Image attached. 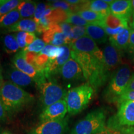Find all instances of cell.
<instances>
[{
    "label": "cell",
    "mask_w": 134,
    "mask_h": 134,
    "mask_svg": "<svg viewBox=\"0 0 134 134\" xmlns=\"http://www.w3.org/2000/svg\"><path fill=\"white\" fill-rule=\"evenodd\" d=\"M71 58L79 64L84 78L94 91L105 85L111 76L105 66L103 51L91 54L71 50Z\"/></svg>",
    "instance_id": "cell-1"
},
{
    "label": "cell",
    "mask_w": 134,
    "mask_h": 134,
    "mask_svg": "<svg viewBox=\"0 0 134 134\" xmlns=\"http://www.w3.org/2000/svg\"><path fill=\"white\" fill-rule=\"evenodd\" d=\"M0 99L6 112H18L33 103L34 96L10 81H5L0 86Z\"/></svg>",
    "instance_id": "cell-2"
},
{
    "label": "cell",
    "mask_w": 134,
    "mask_h": 134,
    "mask_svg": "<svg viewBox=\"0 0 134 134\" xmlns=\"http://www.w3.org/2000/svg\"><path fill=\"white\" fill-rule=\"evenodd\" d=\"M131 75V70L127 65H122L114 71L104 92V97L109 103L118 104L119 99L126 90Z\"/></svg>",
    "instance_id": "cell-3"
},
{
    "label": "cell",
    "mask_w": 134,
    "mask_h": 134,
    "mask_svg": "<svg viewBox=\"0 0 134 134\" xmlns=\"http://www.w3.org/2000/svg\"><path fill=\"white\" fill-rule=\"evenodd\" d=\"M94 93V90L88 83L70 90L65 98L69 114L76 115L85 109L91 101Z\"/></svg>",
    "instance_id": "cell-4"
},
{
    "label": "cell",
    "mask_w": 134,
    "mask_h": 134,
    "mask_svg": "<svg viewBox=\"0 0 134 134\" xmlns=\"http://www.w3.org/2000/svg\"><path fill=\"white\" fill-rule=\"evenodd\" d=\"M105 120L104 110H93L75 125L70 134H96L105 127Z\"/></svg>",
    "instance_id": "cell-5"
},
{
    "label": "cell",
    "mask_w": 134,
    "mask_h": 134,
    "mask_svg": "<svg viewBox=\"0 0 134 134\" xmlns=\"http://www.w3.org/2000/svg\"><path fill=\"white\" fill-rule=\"evenodd\" d=\"M43 109L60 100L65 99L67 92L53 81H47L37 85Z\"/></svg>",
    "instance_id": "cell-6"
},
{
    "label": "cell",
    "mask_w": 134,
    "mask_h": 134,
    "mask_svg": "<svg viewBox=\"0 0 134 134\" xmlns=\"http://www.w3.org/2000/svg\"><path fill=\"white\" fill-rule=\"evenodd\" d=\"M119 126H134V101H122L116 115L108 121V127L110 130L115 129Z\"/></svg>",
    "instance_id": "cell-7"
},
{
    "label": "cell",
    "mask_w": 134,
    "mask_h": 134,
    "mask_svg": "<svg viewBox=\"0 0 134 134\" xmlns=\"http://www.w3.org/2000/svg\"><path fill=\"white\" fill-rule=\"evenodd\" d=\"M68 118L41 123L27 134H65L68 130Z\"/></svg>",
    "instance_id": "cell-8"
},
{
    "label": "cell",
    "mask_w": 134,
    "mask_h": 134,
    "mask_svg": "<svg viewBox=\"0 0 134 134\" xmlns=\"http://www.w3.org/2000/svg\"><path fill=\"white\" fill-rule=\"evenodd\" d=\"M67 113L68 108L65 100H60L43 109L39 115L40 122L43 123L51 120L62 119L65 118Z\"/></svg>",
    "instance_id": "cell-9"
},
{
    "label": "cell",
    "mask_w": 134,
    "mask_h": 134,
    "mask_svg": "<svg viewBox=\"0 0 134 134\" xmlns=\"http://www.w3.org/2000/svg\"><path fill=\"white\" fill-rule=\"evenodd\" d=\"M103 53L105 66L107 70L113 74L111 72L117 70L122 62L121 51L110 43H108L104 47Z\"/></svg>",
    "instance_id": "cell-10"
},
{
    "label": "cell",
    "mask_w": 134,
    "mask_h": 134,
    "mask_svg": "<svg viewBox=\"0 0 134 134\" xmlns=\"http://www.w3.org/2000/svg\"><path fill=\"white\" fill-rule=\"evenodd\" d=\"M60 74L65 81H75L85 79L81 67L72 58H70L63 65Z\"/></svg>",
    "instance_id": "cell-11"
},
{
    "label": "cell",
    "mask_w": 134,
    "mask_h": 134,
    "mask_svg": "<svg viewBox=\"0 0 134 134\" xmlns=\"http://www.w3.org/2000/svg\"><path fill=\"white\" fill-rule=\"evenodd\" d=\"M63 52L61 55L53 60H50L47 69L46 70V75L48 78L52 75L59 73L62 67L68 60L71 58V50L67 45L62 46Z\"/></svg>",
    "instance_id": "cell-12"
},
{
    "label": "cell",
    "mask_w": 134,
    "mask_h": 134,
    "mask_svg": "<svg viewBox=\"0 0 134 134\" xmlns=\"http://www.w3.org/2000/svg\"><path fill=\"white\" fill-rule=\"evenodd\" d=\"M69 47L71 50L91 54H96L101 52L97 43L87 36L72 42L69 44Z\"/></svg>",
    "instance_id": "cell-13"
},
{
    "label": "cell",
    "mask_w": 134,
    "mask_h": 134,
    "mask_svg": "<svg viewBox=\"0 0 134 134\" xmlns=\"http://www.w3.org/2000/svg\"><path fill=\"white\" fill-rule=\"evenodd\" d=\"M111 14L129 21L132 16V9L130 0H116L110 4Z\"/></svg>",
    "instance_id": "cell-14"
},
{
    "label": "cell",
    "mask_w": 134,
    "mask_h": 134,
    "mask_svg": "<svg viewBox=\"0 0 134 134\" xmlns=\"http://www.w3.org/2000/svg\"><path fill=\"white\" fill-rule=\"evenodd\" d=\"M13 65L21 71L23 73H26V75H29L30 77L33 78L34 80H36L38 75L39 73L36 70V68L29 63H28L23 57L21 52L17 53L13 58L12 60Z\"/></svg>",
    "instance_id": "cell-15"
},
{
    "label": "cell",
    "mask_w": 134,
    "mask_h": 134,
    "mask_svg": "<svg viewBox=\"0 0 134 134\" xmlns=\"http://www.w3.org/2000/svg\"><path fill=\"white\" fill-rule=\"evenodd\" d=\"M7 74L8 78L11 80L10 81L19 86H29L34 81L33 78L20 71L14 65H11L9 66L7 71Z\"/></svg>",
    "instance_id": "cell-16"
},
{
    "label": "cell",
    "mask_w": 134,
    "mask_h": 134,
    "mask_svg": "<svg viewBox=\"0 0 134 134\" xmlns=\"http://www.w3.org/2000/svg\"><path fill=\"white\" fill-rule=\"evenodd\" d=\"M132 29L128 26L122 29L119 32L109 37V43L120 51L127 49Z\"/></svg>",
    "instance_id": "cell-17"
},
{
    "label": "cell",
    "mask_w": 134,
    "mask_h": 134,
    "mask_svg": "<svg viewBox=\"0 0 134 134\" xmlns=\"http://www.w3.org/2000/svg\"><path fill=\"white\" fill-rule=\"evenodd\" d=\"M86 32L87 36L99 44L106 42L108 39V35L104 29L99 24H89L86 26Z\"/></svg>",
    "instance_id": "cell-18"
},
{
    "label": "cell",
    "mask_w": 134,
    "mask_h": 134,
    "mask_svg": "<svg viewBox=\"0 0 134 134\" xmlns=\"http://www.w3.org/2000/svg\"><path fill=\"white\" fill-rule=\"evenodd\" d=\"M7 31L34 34L37 31V24L34 19H22L14 26L8 28Z\"/></svg>",
    "instance_id": "cell-19"
},
{
    "label": "cell",
    "mask_w": 134,
    "mask_h": 134,
    "mask_svg": "<svg viewBox=\"0 0 134 134\" xmlns=\"http://www.w3.org/2000/svg\"><path fill=\"white\" fill-rule=\"evenodd\" d=\"M103 27H107L114 29L120 27L128 26V21L119 18L111 13L104 17L103 21L100 23Z\"/></svg>",
    "instance_id": "cell-20"
},
{
    "label": "cell",
    "mask_w": 134,
    "mask_h": 134,
    "mask_svg": "<svg viewBox=\"0 0 134 134\" xmlns=\"http://www.w3.org/2000/svg\"><path fill=\"white\" fill-rule=\"evenodd\" d=\"M85 9H90L100 14L104 17L110 14V4L104 0H93L87 1Z\"/></svg>",
    "instance_id": "cell-21"
},
{
    "label": "cell",
    "mask_w": 134,
    "mask_h": 134,
    "mask_svg": "<svg viewBox=\"0 0 134 134\" xmlns=\"http://www.w3.org/2000/svg\"><path fill=\"white\" fill-rule=\"evenodd\" d=\"M21 15L18 7L11 12L0 18V28H9L21 20Z\"/></svg>",
    "instance_id": "cell-22"
},
{
    "label": "cell",
    "mask_w": 134,
    "mask_h": 134,
    "mask_svg": "<svg viewBox=\"0 0 134 134\" xmlns=\"http://www.w3.org/2000/svg\"><path fill=\"white\" fill-rule=\"evenodd\" d=\"M36 6L37 4L34 1L29 0L21 1L18 6L21 18L23 19H31L32 17H34Z\"/></svg>",
    "instance_id": "cell-23"
},
{
    "label": "cell",
    "mask_w": 134,
    "mask_h": 134,
    "mask_svg": "<svg viewBox=\"0 0 134 134\" xmlns=\"http://www.w3.org/2000/svg\"><path fill=\"white\" fill-rule=\"evenodd\" d=\"M3 43L4 50L8 54L16 52L19 48L15 34L5 35L3 38Z\"/></svg>",
    "instance_id": "cell-24"
},
{
    "label": "cell",
    "mask_w": 134,
    "mask_h": 134,
    "mask_svg": "<svg viewBox=\"0 0 134 134\" xmlns=\"http://www.w3.org/2000/svg\"><path fill=\"white\" fill-rule=\"evenodd\" d=\"M76 13L79 14L85 21L88 22L89 24H99L104 18L103 15L90 9L81 10Z\"/></svg>",
    "instance_id": "cell-25"
},
{
    "label": "cell",
    "mask_w": 134,
    "mask_h": 134,
    "mask_svg": "<svg viewBox=\"0 0 134 134\" xmlns=\"http://www.w3.org/2000/svg\"><path fill=\"white\" fill-rule=\"evenodd\" d=\"M69 13H70L66 12L60 8H57V9H53V11L47 18L51 23L60 24V23H65L66 21Z\"/></svg>",
    "instance_id": "cell-26"
},
{
    "label": "cell",
    "mask_w": 134,
    "mask_h": 134,
    "mask_svg": "<svg viewBox=\"0 0 134 134\" xmlns=\"http://www.w3.org/2000/svg\"><path fill=\"white\" fill-rule=\"evenodd\" d=\"M19 0H0V18L18 7Z\"/></svg>",
    "instance_id": "cell-27"
},
{
    "label": "cell",
    "mask_w": 134,
    "mask_h": 134,
    "mask_svg": "<svg viewBox=\"0 0 134 134\" xmlns=\"http://www.w3.org/2000/svg\"><path fill=\"white\" fill-rule=\"evenodd\" d=\"M62 46L57 47L48 44L46 45L40 53L47 55L50 60H53L60 57L62 53Z\"/></svg>",
    "instance_id": "cell-28"
},
{
    "label": "cell",
    "mask_w": 134,
    "mask_h": 134,
    "mask_svg": "<svg viewBox=\"0 0 134 134\" xmlns=\"http://www.w3.org/2000/svg\"><path fill=\"white\" fill-rule=\"evenodd\" d=\"M46 46V43L43 40L39 38H37L31 44L27 46L23 50L26 52H31L36 53L38 54L41 52L42 50Z\"/></svg>",
    "instance_id": "cell-29"
},
{
    "label": "cell",
    "mask_w": 134,
    "mask_h": 134,
    "mask_svg": "<svg viewBox=\"0 0 134 134\" xmlns=\"http://www.w3.org/2000/svg\"><path fill=\"white\" fill-rule=\"evenodd\" d=\"M66 23L76 26L86 27L89 24L88 22L83 19L76 13H70L68 14V19H67Z\"/></svg>",
    "instance_id": "cell-30"
},
{
    "label": "cell",
    "mask_w": 134,
    "mask_h": 134,
    "mask_svg": "<svg viewBox=\"0 0 134 134\" xmlns=\"http://www.w3.org/2000/svg\"><path fill=\"white\" fill-rule=\"evenodd\" d=\"M49 6L50 5L48 4H46V3H39L37 4L36 11H35L34 15V20L36 22L37 24H38L40 20L43 18V15L45 11Z\"/></svg>",
    "instance_id": "cell-31"
},
{
    "label": "cell",
    "mask_w": 134,
    "mask_h": 134,
    "mask_svg": "<svg viewBox=\"0 0 134 134\" xmlns=\"http://www.w3.org/2000/svg\"><path fill=\"white\" fill-rule=\"evenodd\" d=\"M86 36V27L84 26H76L72 27V42Z\"/></svg>",
    "instance_id": "cell-32"
},
{
    "label": "cell",
    "mask_w": 134,
    "mask_h": 134,
    "mask_svg": "<svg viewBox=\"0 0 134 134\" xmlns=\"http://www.w3.org/2000/svg\"><path fill=\"white\" fill-rule=\"evenodd\" d=\"M53 9L60 8L68 13H71V5L68 4L66 1H55L48 4Z\"/></svg>",
    "instance_id": "cell-33"
},
{
    "label": "cell",
    "mask_w": 134,
    "mask_h": 134,
    "mask_svg": "<svg viewBox=\"0 0 134 134\" xmlns=\"http://www.w3.org/2000/svg\"><path fill=\"white\" fill-rule=\"evenodd\" d=\"M60 26H61L62 29L63 33L65 35L66 38H68V42H69V44L72 41V26L71 24H69V23H62L60 24Z\"/></svg>",
    "instance_id": "cell-34"
},
{
    "label": "cell",
    "mask_w": 134,
    "mask_h": 134,
    "mask_svg": "<svg viewBox=\"0 0 134 134\" xmlns=\"http://www.w3.org/2000/svg\"><path fill=\"white\" fill-rule=\"evenodd\" d=\"M21 53L23 54V57L24 58V59L26 60V61L29 64H31V65H32L34 66V65L35 64V62H36V60L38 54L36 53H34V52H26L24 51V50H21Z\"/></svg>",
    "instance_id": "cell-35"
},
{
    "label": "cell",
    "mask_w": 134,
    "mask_h": 134,
    "mask_svg": "<svg viewBox=\"0 0 134 134\" xmlns=\"http://www.w3.org/2000/svg\"><path fill=\"white\" fill-rule=\"evenodd\" d=\"M26 32H19L15 34L19 48H23V49H24L27 47L26 43Z\"/></svg>",
    "instance_id": "cell-36"
},
{
    "label": "cell",
    "mask_w": 134,
    "mask_h": 134,
    "mask_svg": "<svg viewBox=\"0 0 134 134\" xmlns=\"http://www.w3.org/2000/svg\"><path fill=\"white\" fill-rule=\"evenodd\" d=\"M124 100H131L134 101V91H125L120 96L118 100V104H120Z\"/></svg>",
    "instance_id": "cell-37"
},
{
    "label": "cell",
    "mask_w": 134,
    "mask_h": 134,
    "mask_svg": "<svg viewBox=\"0 0 134 134\" xmlns=\"http://www.w3.org/2000/svg\"><path fill=\"white\" fill-rule=\"evenodd\" d=\"M55 33L58 32H55V31H53V30L50 29L47 30V31L43 34V41L45 42L46 43H50L52 41Z\"/></svg>",
    "instance_id": "cell-38"
},
{
    "label": "cell",
    "mask_w": 134,
    "mask_h": 134,
    "mask_svg": "<svg viewBox=\"0 0 134 134\" xmlns=\"http://www.w3.org/2000/svg\"><path fill=\"white\" fill-rule=\"evenodd\" d=\"M127 50L130 54H134V31L132 29Z\"/></svg>",
    "instance_id": "cell-39"
},
{
    "label": "cell",
    "mask_w": 134,
    "mask_h": 134,
    "mask_svg": "<svg viewBox=\"0 0 134 134\" xmlns=\"http://www.w3.org/2000/svg\"><path fill=\"white\" fill-rule=\"evenodd\" d=\"M37 38L36 35L33 33H27L26 35V43L27 46L31 44Z\"/></svg>",
    "instance_id": "cell-40"
},
{
    "label": "cell",
    "mask_w": 134,
    "mask_h": 134,
    "mask_svg": "<svg viewBox=\"0 0 134 134\" xmlns=\"http://www.w3.org/2000/svg\"><path fill=\"white\" fill-rule=\"evenodd\" d=\"M6 113L4 105L0 99V121H3L6 118Z\"/></svg>",
    "instance_id": "cell-41"
},
{
    "label": "cell",
    "mask_w": 134,
    "mask_h": 134,
    "mask_svg": "<svg viewBox=\"0 0 134 134\" xmlns=\"http://www.w3.org/2000/svg\"><path fill=\"white\" fill-rule=\"evenodd\" d=\"M125 91H134V73H132L130 76Z\"/></svg>",
    "instance_id": "cell-42"
},
{
    "label": "cell",
    "mask_w": 134,
    "mask_h": 134,
    "mask_svg": "<svg viewBox=\"0 0 134 134\" xmlns=\"http://www.w3.org/2000/svg\"><path fill=\"white\" fill-rule=\"evenodd\" d=\"M96 134H112V130L109 129L108 127H105L103 129H102Z\"/></svg>",
    "instance_id": "cell-43"
},
{
    "label": "cell",
    "mask_w": 134,
    "mask_h": 134,
    "mask_svg": "<svg viewBox=\"0 0 134 134\" xmlns=\"http://www.w3.org/2000/svg\"><path fill=\"white\" fill-rule=\"evenodd\" d=\"M3 80V75H2V68H1V63H0V81Z\"/></svg>",
    "instance_id": "cell-44"
},
{
    "label": "cell",
    "mask_w": 134,
    "mask_h": 134,
    "mask_svg": "<svg viewBox=\"0 0 134 134\" xmlns=\"http://www.w3.org/2000/svg\"><path fill=\"white\" fill-rule=\"evenodd\" d=\"M112 134H123L119 130H112Z\"/></svg>",
    "instance_id": "cell-45"
},
{
    "label": "cell",
    "mask_w": 134,
    "mask_h": 134,
    "mask_svg": "<svg viewBox=\"0 0 134 134\" xmlns=\"http://www.w3.org/2000/svg\"><path fill=\"white\" fill-rule=\"evenodd\" d=\"M132 13H134V0H132Z\"/></svg>",
    "instance_id": "cell-46"
},
{
    "label": "cell",
    "mask_w": 134,
    "mask_h": 134,
    "mask_svg": "<svg viewBox=\"0 0 134 134\" xmlns=\"http://www.w3.org/2000/svg\"><path fill=\"white\" fill-rule=\"evenodd\" d=\"M1 134H13V133L9 131H4V132H3Z\"/></svg>",
    "instance_id": "cell-47"
},
{
    "label": "cell",
    "mask_w": 134,
    "mask_h": 134,
    "mask_svg": "<svg viewBox=\"0 0 134 134\" xmlns=\"http://www.w3.org/2000/svg\"><path fill=\"white\" fill-rule=\"evenodd\" d=\"M131 27H132V29H133V31H134V21H133L132 22V23H131Z\"/></svg>",
    "instance_id": "cell-48"
},
{
    "label": "cell",
    "mask_w": 134,
    "mask_h": 134,
    "mask_svg": "<svg viewBox=\"0 0 134 134\" xmlns=\"http://www.w3.org/2000/svg\"><path fill=\"white\" fill-rule=\"evenodd\" d=\"M132 19H133V21H134V13H132Z\"/></svg>",
    "instance_id": "cell-49"
},
{
    "label": "cell",
    "mask_w": 134,
    "mask_h": 134,
    "mask_svg": "<svg viewBox=\"0 0 134 134\" xmlns=\"http://www.w3.org/2000/svg\"><path fill=\"white\" fill-rule=\"evenodd\" d=\"M132 134H134V133H132Z\"/></svg>",
    "instance_id": "cell-50"
},
{
    "label": "cell",
    "mask_w": 134,
    "mask_h": 134,
    "mask_svg": "<svg viewBox=\"0 0 134 134\" xmlns=\"http://www.w3.org/2000/svg\"><path fill=\"white\" fill-rule=\"evenodd\" d=\"M0 86H1V85H0Z\"/></svg>",
    "instance_id": "cell-51"
}]
</instances>
